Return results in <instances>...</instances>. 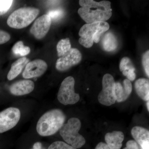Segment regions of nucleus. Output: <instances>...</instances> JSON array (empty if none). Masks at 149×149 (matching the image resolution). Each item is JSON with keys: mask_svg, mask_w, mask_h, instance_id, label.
<instances>
[{"mask_svg": "<svg viewBox=\"0 0 149 149\" xmlns=\"http://www.w3.org/2000/svg\"><path fill=\"white\" fill-rule=\"evenodd\" d=\"M79 3L81 7L78 9V13L87 23L106 22L111 17V3L109 1L80 0Z\"/></svg>", "mask_w": 149, "mask_h": 149, "instance_id": "1", "label": "nucleus"}, {"mask_svg": "<svg viewBox=\"0 0 149 149\" xmlns=\"http://www.w3.org/2000/svg\"><path fill=\"white\" fill-rule=\"evenodd\" d=\"M65 120V115L61 110L54 109L46 112L37 122V133L42 136L53 135L61 128Z\"/></svg>", "mask_w": 149, "mask_h": 149, "instance_id": "2", "label": "nucleus"}, {"mask_svg": "<svg viewBox=\"0 0 149 149\" xmlns=\"http://www.w3.org/2000/svg\"><path fill=\"white\" fill-rule=\"evenodd\" d=\"M81 126V122L78 118H71L59 130L60 134L64 141L76 149L81 148L85 143V138L79 133Z\"/></svg>", "mask_w": 149, "mask_h": 149, "instance_id": "3", "label": "nucleus"}, {"mask_svg": "<svg viewBox=\"0 0 149 149\" xmlns=\"http://www.w3.org/2000/svg\"><path fill=\"white\" fill-rule=\"evenodd\" d=\"M39 13V10L35 8L25 7L18 9L11 14L8 19L7 23L12 28L22 29L31 24Z\"/></svg>", "mask_w": 149, "mask_h": 149, "instance_id": "4", "label": "nucleus"}, {"mask_svg": "<svg viewBox=\"0 0 149 149\" xmlns=\"http://www.w3.org/2000/svg\"><path fill=\"white\" fill-rule=\"evenodd\" d=\"M74 78L72 76L66 77L62 82L57 98L59 102L65 105L76 104L80 100L79 94L74 92Z\"/></svg>", "mask_w": 149, "mask_h": 149, "instance_id": "5", "label": "nucleus"}, {"mask_svg": "<svg viewBox=\"0 0 149 149\" xmlns=\"http://www.w3.org/2000/svg\"><path fill=\"white\" fill-rule=\"evenodd\" d=\"M115 83L114 78L111 74H106L104 75L102 82V90L98 96L100 103L106 106H110L116 102Z\"/></svg>", "mask_w": 149, "mask_h": 149, "instance_id": "6", "label": "nucleus"}, {"mask_svg": "<svg viewBox=\"0 0 149 149\" xmlns=\"http://www.w3.org/2000/svg\"><path fill=\"white\" fill-rule=\"evenodd\" d=\"M108 23L107 22H96L84 24L79 31V43L85 48H91L96 33Z\"/></svg>", "mask_w": 149, "mask_h": 149, "instance_id": "7", "label": "nucleus"}, {"mask_svg": "<svg viewBox=\"0 0 149 149\" xmlns=\"http://www.w3.org/2000/svg\"><path fill=\"white\" fill-rule=\"evenodd\" d=\"M20 116V110L17 108L11 107L0 112V133H5L16 126Z\"/></svg>", "mask_w": 149, "mask_h": 149, "instance_id": "8", "label": "nucleus"}, {"mask_svg": "<svg viewBox=\"0 0 149 149\" xmlns=\"http://www.w3.org/2000/svg\"><path fill=\"white\" fill-rule=\"evenodd\" d=\"M82 58L80 51L76 48H71L68 52L58 59L56 62V68L59 71H65L78 64Z\"/></svg>", "mask_w": 149, "mask_h": 149, "instance_id": "9", "label": "nucleus"}, {"mask_svg": "<svg viewBox=\"0 0 149 149\" xmlns=\"http://www.w3.org/2000/svg\"><path fill=\"white\" fill-rule=\"evenodd\" d=\"M52 19L47 14L43 15L36 19L30 29V33L36 38L40 40L47 34L50 28Z\"/></svg>", "mask_w": 149, "mask_h": 149, "instance_id": "10", "label": "nucleus"}, {"mask_svg": "<svg viewBox=\"0 0 149 149\" xmlns=\"http://www.w3.org/2000/svg\"><path fill=\"white\" fill-rule=\"evenodd\" d=\"M47 68V65L42 60L36 59L28 63L25 66L22 76L25 79L40 77Z\"/></svg>", "mask_w": 149, "mask_h": 149, "instance_id": "11", "label": "nucleus"}, {"mask_svg": "<svg viewBox=\"0 0 149 149\" xmlns=\"http://www.w3.org/2000/svg\"><path fill=\"white\" fill-rule=\"evenodd\" d=\"M35 84L32 80H23L14 83L10 87V92L15 96L27 95L33 91Z\"/></svg>", "mask_w": 149, "mask_h": 149, "instance_id": "12", "label": "nucleus"}, {"mask_svg": "<svg viewBox=\"0 0 149 149\" xmlns=\"http://www.w3.org/2000/svg\"><path fill=\"white\" fill-rule=\"evenodd\" d=\"M132 91V83L128 79H125L122 83L116 82L115 87L116 101L118 102L125 101L130 96Z\"/></svg>", "mask_w": 149, "mask_h": 149, "instance_id": "13", "label": "nucleus"}, {"mask_svg": "<svg viewBox=\"0 0 149 149\" xmlns=\"http://www.w3.org/2000/svg\"><path fill=\"white\" fill-rule=\"evenodd\" d=\"M131 134L141 149H149L148 130L140 126H135L131 130Z\"/></svg>", "mask_w": 149, "mask_h": 149, "instance_id": "14", "label": "nucleus"}, {"mask_svg": "<svg viewBox=\"0 0 149 149\" xmlns=\"http://www.w3.org/2000/svg\"><path fill=\"white\" fill-rule=\"evenodd\" d=\"M107 145L110 149H120L124 140V134L121 131H114L108 133L105 136Z\"/></svg>", "mask_w": 149, "mask_h": 149, "instance_id": "15", "label": "nucleus"}, {"mask_svg": "<svg viewBox=\"0 0 149 149\" xmlns=\"http://www.w3.org/2000/svg\"><path fill=\"white\" fill-rule=\"evenodd\" d=\"M135 88L138 96L145 101L149 100V80L146 78H139L135 83Z\"/></svg>", "mask_w": 149, "mask_h": 149, "instance_id": "16", "label": "nucleus"}, {"mask_svg": "<svg viewBox=\"0 0 149 149\" xmlns=\"http://www.w3.org/2000/svg\"><path fill=\"white\" fill-rule=\"evenodd\" d=\"M29 61V60L25 57L18 59L12 65L10 71L7 75L9 80H12L17 77L21 73L22 69Z\"/></svg>", "mask_w": 149, "mask_h": 149, "instance_id": "17", "label": "nucleus"}, {"mask_svg": "<svg viewBox=\"0 0 149 149\" xmlns=\"http://www.w3.org/2000/svg\"><path fill=\"white\" fill-rule=\"evenodd\" d=\"M102 47L107 52L114 51L117 48L118 43L116 37L112 33L109 32L106 34L103 39Z\"/></svg>", "mask_w": 149, "mask_h": 149, "instance_id": "18", "label": "nucleus"}, {"mask_svg": "<svg viewBox=\"0 0 149 149\" xmlns=\"http://www.w3.org/2000/svg\"><path fill=\"white\" fill-rule=\"evenodd\" d=\"M56 48L58 56L59 57L68 52L71 49V43L69 38L62 39L59 41L57 45Z\"/></svg>", "mask_w": 149, "mask_h": 149, "instance_id": "19", "label": "nucleus"}, {"mask_svg": "<svg viewBox=\"0 0 149 149\" xmlns=\"http://www.w3.org/2000/svg\"><path fill=\"white\" fill-rule=\"evenodd\" d=\"M12 51L16 55L24 56L30 53V49L29 47L24 46L22 41H19L13 47Z\"/></svg>", "mask_w": 149, "mask_h": 149, "instance_id": "20", "label": "nucleus"}, {"mask_svg": "<svg viewBox=\"0 0 149 149\" xmlns=\"http://www.w3.org/2000/svg\"><path fill=\"white\" fill-rule=\"evenodd\" d=\"M13 2L11 0H0V15L5 14L8 11Z\"/></svg>", "mask_w": 149, "mask_h": 149, "instance_id": "21", "label": "nucleus"}, {"mask_svg": "<svg viewBox=\"0 0 149 149\" xmlns=\"http://www.w3.org/2000/svg\"><path fill=\"white\" fill-rule=\"evenodd\" d=\"M48 149H77L62 141H56L52 143Z\"/></svg>", "mask_w": 149, "mask_h": 149, "instance_id": "22", "label": "nucleus"}, {"mask_svg": "<svg viewBox=\"0 0 149 149\" xmlns=\"http://www.w3.org/2000/svg\"><path fill=\"white\" fill-rule=\"evenodd\" d=\"M131 61L130 59L128 57L123 58L120 62L119 68L121 72L124 71H128L131 68H133L134 67L130 64Z\"/></svg>", "mask_w": 149, "mask_h": 149, "instance_id": "23", "label": "nucleus"}, {"mask_svg": "<svg viewBox=\"0 0 149 149\" xmlns=\"http://www.w3.org/2000/svg\"><path fill=\"white\" fill-rule=\"evenodd\" d=\"M64 14V12L61 9L54 10L49 11L47 15L50 17L51 19L57 20L61 18Z\"/></svg>", "mask_w": 149, "mask_h": 149, "instance_id": "24", "label": "nucleus"}, {"mask_svg": "<svg viewBox=\"0 0 149 149\" xmlns=\"http://www.w3.org/2000/svg\"><path fill=\"white\" fill-rule=\"evenodd\" d=\"M142 64L147 76L149 77V51H147L142 57Z\"/></svg>", "mask_w": 149, "mask_h": 149, "instance_id": "25", "label": "nucleus"}, {"mask_svg": "<svg viewBox=\"0 0 149 149\" xmlns=\"http://www.w3.org/2000/svg\"><path fill=\"white\" fill-rule=\"evenodd\" d=\"M135 68L133 67L128 71H124L122 72L124 76H126L128 80L130 81H133L135 80L136 77V74L135 72Z\"/></svg>", "mask_w": 149, "mask_h": 149, "instance_id": "26", "label": "nucleus"}, {"mask_svg": "<svg viewBox=\"0 0 149 149\" xmlns=\"http://www.w3.org/2000/svg\"><path fill=\"white\" fill-rule=\"evenodd\" d=\"M10 39L9 34L5 31L0 30V45L7 42Z\"/></svg>", "mask_w": 149, "mask_h": 149, "instance_id": "27", "label": "nucleus"}, {"mask_svg": "<svg viewBox=\"0 0 149 149\" xmlns=\"http://www.w3.org/2000/svg\"><path fill=\"white\" fill-rule=\"evenodd\" d=\"M123 149H139V147L136 141L130 140L127 142L126 147Z\"/></svg>", "mask_w": 149, "mask_h": 149, "instance_id": "28", "label": "nucleus"}, {"mask_svg": "<svg viewBox=\"0 0 149 149\" xmlns=\"http://www.w3.org/2000/svg\"><path fill=\"white\" fill-rule=\"evenodd\" d=\"M95 149H110L109 148V147L108 146L107 144L101 142L99 143L97 146H96Z\"/></svg>", "mask_w": 149, "mask_h": 149, "instance_id": "29", "label": "nucleus"}, {"mask_svg": "<svg viewBox=\"0 0 149 149\" xmlns=\"http://www.w3.org/2000/svg\"><path fill=\"white\" fill-rule=\"evenodd\" d=\"M42 143L40 142H37L33 146V149H42Z\"/></svg>", "mask_w": 149, "mask_h": 149, "instance_id": "30", "label": "nucleus"}, {"mask_svg": "<svg viewBox=\"0 0 149 149\" xmlns=\"http://www.w3.org/2000/svg\"><path fill=\"white\" fill-rule=\"evenodd\" d=\"M149 101L147 102V109H148V111H149Z\"/></svg>", "mask_w": 149, "mask_h": 149, "instance_id": "31", "label": "nucleus"}]
</instances>
